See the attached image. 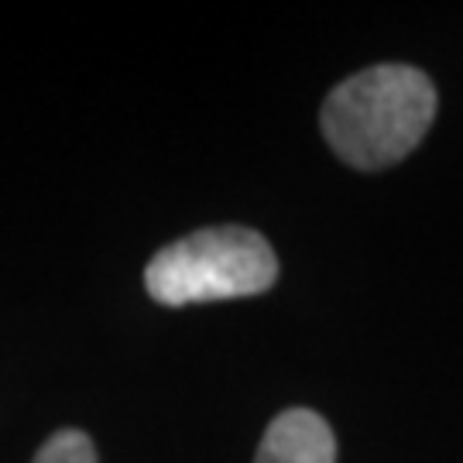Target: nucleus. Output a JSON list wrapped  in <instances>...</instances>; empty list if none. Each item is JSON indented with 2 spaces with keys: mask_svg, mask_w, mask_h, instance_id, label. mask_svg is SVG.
<instances>
[{
  "mask_svg": "<svg viewBox=\"0 0 463 463\" xmlns=\"http://www.w3.org/2000/svg\"><path fill=\"white\" fill-rule=\"evenodd\" d=\"M436 117L432 80L415 66H371L350 76L323 103L330 148L361 172L402 162Z\"/></svg>",
  "mask_w": 463,
  "mask_h": 463,
  "instance_id": "1",
  "label": "nucleus"
},
{
  "mask_svg": "<svg viewBox=\"0 0 463 463\" xmlns=\"http://www.w3.org/2000/svg\"><path fill=\"white\" fill-rule=\"evenodd\" d=\"M279 258L250 227H203L172 241L145 268V288L158 306H196L268 292Z\"/></svg>",
  "mask_w": 463,
  "mask_h": 463,
  "instance_id": "2",
  "label": "nucleus"
},
{
  "mask_svg": "<svg viewBox=\"0 0 463 463\" xmlns=\"http://www.w3.org/2000/svg\"><path fill=\"white\" fill-rule=\"evenodd\" d=\"M254 463H336V436L313 409H288L271 419Z\"/></svg>",
  "mask_w": 463,
  "mask_h": 463,
  "instance_id": "3",
  "label": "nucleus"
},
{
  "mask_svg": "<svg viewBox=\"0 0 463 463\" xmlns=\"http://www.w3.org/2000/svg\"><path fill=\"white\" fill-rule=\"evenodd\" d=\"M97 443L93 436L76 426H66V430H55L38 447L32 463H97Z\"/></svg>",
  "mask_w": 463,
  "mask_h": 463,
  "instance_id": "4",
  "label": "nucleus"
}]
</instances>
